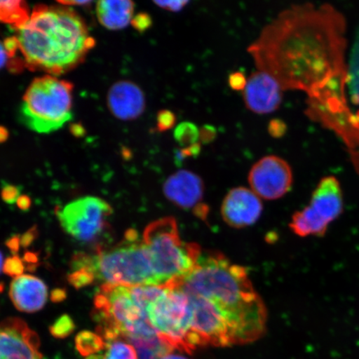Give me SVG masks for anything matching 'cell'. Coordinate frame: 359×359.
Returning <instances> with one entry per match:
<instances>
[{"label": "cell", "instance_id": "obj_4", "mask_svg": "<svg viewBox=\"0 0 359 359\" xmlns=\"http://www.w3.org/2000/svg\"><path fill=\"white\" fill-rule=\"evenodd\" d=\"M142 239L160 285L168 286L182 280L192 271L201 257L199 245L182 240L172 217L148 224Z\"/></svg>", "mask_w": 359, "mask_h": 359}, {"label": "cell", "instance_id": "obj_29", "mask_svg": "<svg viewBox=\"0 0 359 359\" xmlns=\"http://www.w3.org/2000/svg\"><path fill=\"white\" fill-rule=\"evenodd\" d=\"M228 82L233 90H236V91H244L247 83V79L241 72H235V73H232L230 75Z\"/></svg>", "mask_w": 359, "mask_h": 359}, {"label": "cell", "instance_id": "obj_44", "mask_svg": "<svg viewBox=\"0 0 359 359\" xmlns=\"http://www.w3.org/2000/svg\"><path fill=\"white\" fill-rule=\"evenodd\" d=\"M4 257L1 251H0V273H1L3 267H4Z\"/></svg>", "mask_w": 359, "mask_h": 359}, {"label": "cell", "instance_id": "obj_37", "mask_svg": "<svg viewBox=\"0 0 359 359\" xmlns=\"http://www.w3.org/2000/svg\"><path fill=\"white\" fill-rule=\"evenodd\" d=\"M18 205V208H19L21 210H29L31 208V205H32V201L28 196L22 195L20 196V198L18 199L16 202Z\"/></svg>", "mask_w": 359, "mask_h": 359}, {"label": "cell", "instance_id": "obj_17", "mask_svg": "<svg viewBox=\"0 0 359 359\" xmlns=\"http://www.w3.org/2000/svg\"><path fill=\"white\" fill-rule=\"evenodd\" d=\"M10 296L17 309L25 313L39 311L48 299V289L42 280L33 276L15 278L11 285Z\"/></svg>", "mask_w": 359, "mask_h": 359}, {"label": "cell", "instance_id": "obj_33", "mask_svg": "<svg viewBox=\"0 0 359 359\" xmlns=\"http://www.w3.org/2000/svg\"><path fill=\"white\" fill-rule=\"evenodd\" d=\"M201 149V142L196 143V144L183 147L180 150L177 154L180 160L185 159L186 157L196 156L200 154Z\"/></svg>", "mask_w": 359, "mask_h": 359}, {"label": "cell", "instance_id": "obj_3", "mask_svg": "<svg viewBox=\"0 0 359 359\" xmlns=\"http://www.w3.org/2000/svg\"><path fill=\"white\" fill-rule=\"evenodd\" d=\"M17 30L26 65L50 75L74 69L95 44L82 18L65 6H36Z\"/></svg>", "mask_w": 359, "mask_h": 359}, {"label": "cell", "instance_id": "obj_40", "mask_svg": "<svg viewBox=\"0 0 359 359\" xmlns=\"http://www.w3.org/2000/svg\"><path fill=\"white\" fill-rule=\"evenodd\" d=\"M25 262L30 264L31 266H34L38 262V257L34 253L28 252L25 255Z\"/></svg>", "mask_w": 359, "mask_h": 359}, {"label": "cell", "instance_id": "obj_20", "mask_svg": "<svg viewBox=\"0 0 359 359\" xmlns=\"http://www.w3.org/2000/svg\"><path fill=\"white\" fill-rule=\"evenodd\" d=\"M76 348L85 357L100 353L106 348L105 340L100 334L90 331H83L75 339Z\"/></svg>", "mask_w": 359, "mask_h": 359}, {"label": "cell", "instance_id": "obj_39", "mask_svg": "<svg viewBox=\"0 0 359 359\" xmlns=\"http://www.w3.org/2000/svg\"><path fill=\"white\" fill-rule=\"evenodd\" d=\"M8 57L10 56L8 55L6 47L4 43H0V69L6 65Z\"/></svg>", "mask_w": 359, "mask_h": 359}, {"label": "cell", "instance_id": "obj_28", "mask_svg": "<svg viewBox=\"0 0 359 359\" xmlns=\"http://www.w3.org/2000/svg\"><path fill=\"white\" fill-rule=\"evenodd\" d=\"M131 24L139 32H145L152 25V20L146 13H138L133 17Z\"/></svg>", "mask_w": 359, "mask_h": 359}, {"label": "cell", "instance_id": "obj_19", "mask_svg": "<svg viewBox=\"0 0 359 359\" xmlns=\"http://www.w3.org/2000/svg\"><path fill=\"white\" fill-rule=\"evenodd\" d=\"M29 7L24 1H0V22L19 29L29 20Z\"/></svg>", "mask_w": 359, "mask_h": 359}, {"label": "cell", "instance_id": "obj_41", "mask_svg": "<svg viewBox=\"0 0 359 359\" xmlns=\"http://www.w3.org/2000/svg\"><path fill=\"white\" fill-rule=\"evenodd\" d=\"M90 1H60L62 6L71 7L74 6H87V4H91Z\"/></svg>", "mask_w": 359, "mask_h": 359}, {"label": "cell", "instance_id": "obj_30", "mask_svg": "<svg viewBox=\"0 0 359 359\" xmlns=\"http://www.w3.org/2000/svg\"><path fill=\"white\" fill-rule=\"evenodd\" d=\"M189 1H186V0H180V1H155L154 4H156L157 6H159L163 10L168 11L169 12L177 13L182 11L184 8H185Z\"/></svg>", "mask_w": 359, "mask_h": 359}, {"label": "cell", "instance_id": "obj_8", "mask_svg": "<svg viewBox=\"0 0 359 359\" xmlns=\"http://www.w3.org/2000/svg\"><path fill=\"white\" fill-rule=\"evenodd\" d=\"M111 213V205L105 201L85 196L66 205L57 215L67 234L79 241L90 242L102 234Z\"/></svg>", "mask_w": 359, "mask_h": 359}, {"label": "cell", "instance_id": "obj_38", "mask_svg": "<svg viewBox=\"0 0 359 359\" xmlns=\"http://www.w3.org/2000/svg\"><path fill=\"white\" fill-rule=\"evenodd\" d=\"M67 298V292L65 290L56 289L52 292L51 299L52 302L58 303L64 302Z\"/></svg>", "mask_w": 359, "mask_h": 359}, {"label": "cell", "instance_id": "obj_23", "mask_svg": "<svg viewBox=\"0 0 359 359\" xmlns=\"http://www.w3.org/2000/svg\"><path fill=\"white\" fill-rule=\"evenodd\" d=\"M75 330V325L69 316L64 314L53 325L49 327L51 334L56 339H65L70 334L74 333Z\"/></svg>", "mask_w": 359, "mask_h": 359}, {"label": "cell", "instance_id": "obj_25", "mask_svg": "<svg viewBox=\"0 0 359 359\" xmlns=\"http://www.w3.org/2000/svg\"><path fill=\"white\" fill-rule=\"evenodd\" d=\"M177 122V116L174 112L164 109L158 112L156 116V129L160 133L168 131L175 127Z\"/></svg>", "mask_w": 359, "mask_h": 359}, {"label": "cell", "instance_id": "obj_22", "mask_svg": "<svg viewBox=\"0 0 359 359\" xmlns=\"http://www.w3.org/2000/svg\"><path fill=\"white\" fill-rule=\"evenodd\" d=\"M174 137L182 147L194 145L200 142V128L190 122L182 123L175 129Z\"/></svg>", "mask_w": 359, "mask_h": 359}, {"label": "cell", "instance_id": "obj_31", "mask_svg": "<svg viewBox=\"0 0 359 359\" xmlns=\"http://www.w3.org/2000/svg\"><path fill=\"white\" fill-rule=\"evenodd\" d=\"M268 132L271 137L280 138L286 133V125L281 120L273 119L269 123Z\"/></svg>", "mask_w": 359, "mask_h": 359}, {"label": "cell", "instance_id": "obj_24", "mask_svg": "<svg viewBox=\"0 0 359 359\" xmlns=\"http://www.w3.org/2000/svg\"><path fill=\"white\" fill-rule=\"evenodd\" d=\"M95 278V275L90 269H80L69 273L67 281L75 289L79 290L91 285Z\"/></svg>", "mask_w": 359, "mask_h": 359}, {"label": "cell", "instance_id": "obj_2", "mask_svg": "<svg viewBox=\"0 0 359 359\" xmlns=\"http://www.w3.org/2000/svg\"><path fill=\"white\" fill-rule=\"evenodd\" d=\"M168 286L210 300L226 314L235 344L253 342L266 331V309L246 269L222 254L202 253L192 271Z\"/></svg>", "mask_w": 359, "mask_h": 359}, {"label": "cell", "instance_id": "obj_42", "mask_svg": "<svg viewBox=\"0 0 359 359\" xmlns=\"http://www.w3.org/2000/svg\"><path fill=\"white\" fill-rule=\"evenodd\" d=\"M160 359H189L185 356L182 355V354L173 353L170 352L168 354H165L163 357H161Z\"/></svg>", "mask_w": 359, "mask_h": 359}, {"label": "cell", "instance_id": "obj_6", "mask_svg": "<svg viewBox=\"0 0 359 359\" xmlns=\"http://www.w3.org/2000/svg\"><path fill=\"white\" fill-rule=\"evenodd\" d=\"M93 273L106 284L136 287L160 285L142 237L129 230L114 249L93 257Z\"/></svg>", "mask_w": 359, "mask_h": 359}, {"label": "cell", "instance_id": "obj_26", "mask_svg": "<svg viewBox=\"0 0 359 359\" xmlns=\"http://www.w3.org/2000/svg\"><path fill=\"white\" fill-rule=\"evenodd\" d=\"M25 264L18 255H13L4 262L3 271L11 277H20L25 271Z\"/></svg>", "mask_w": 359, "mask_h": 359}, {"label": "cell", "instance_id": "obj_43", "mask_svg": "<svg viewBox=\"0 0 359 359\" xmlns=\"http://www.w3.org/2000/svg\"><path fill=\"white\" fill-rule=\"evenodd\" d=\"M8 133L7 129L0 127V142H3L7 140Z\"/></svg>", "mask_w": 359, "mask_h": 359}, {"label": "cell", "instance_id": "obj_12", "mask_svg": "<svg viewBox=\"0 0 359 359\" xmlns=\"http://www.w3.org/2000/svg\"><path fill=\"white\" fill-rule=\"evenodd\" d=\"M0 359H43L38 334L20 318L0 322Z\"/></svg>", "mask_w": 359, "mask_h": 359}, {"label": "cell", "instance_id": "obj_7", "mask_svg": "<svg viewBox=\"0 0 359 359\" xmlns=\"http://www.w3.org/2000/svg\"><path fill=\"white\" fill-rule=\"evenodd\" d=\"M147 313L152 329L168 346L187 353L194 351L190 300L185 292L165 286L163 293L147 307Z\"/></svg>", "mask_w": 359, "mask_h": 359}, {"label": "cell", "instance_id": "obj_21", "mask_svg": "<svg viewBox=\"0 0 359 359\" xmlns=\"http://www.w3.org/2000/svg\"><path fill=\"white\" fill-rule=\"evenodd\" d=\"M105 349L102 359H139L136 348L123 338L106 342Z\"/></svg>", "mask_w": 359, "mask_h": 359}, {"label": "cell", "instance_id": "obj_10", "mask_svg": "<svg viewBox=\"0 0 359 359\" xmlns=\"http://www.w3.org/2000/svg\"><path fill=\"white\" fill-rule=\"evenodd\" d=\"M342 187L338 179L327 176L320 180L308 206L300 210L303 222L314 236H324L330 224L344 212Z\"/></svg>", "mask_w": 359, "mask_h": 359}, {"label": "cell", "instance_id": "obj_5", "mask_svg": "<svg viewBox=\"0 0 359 359\" xmlns=\"http://www.w3.org/2000/svg\"><path fill=\"white\" fill-rule=\"evenodd\" d=\"M74 85L53 75L36 78L22 97L20 120L32 131H57L73 118Z\"/></svg>", "mask_w": 359, "mask_h": 359}, {"label": "cell", "instance_id": "obj_9", "mask_svg": "<svg viewBox=\"0 0 359 359\" xmlns=\"http://www.w3.org/2000/svg\"><path fill=\"white\" fill-rule=\"evenodd\" d=\"M186 293V292H185ZM191 311V334L195 348L235 344L234 331L221 309L201 296L187 294Z\"/></svg>", "mask_w": 359, "mask_h": 359}, {"label": "cell", "instance_id": "obj_18", "mask_svg": "<svg viewBox=\"0 0 359 359\" xmlns=\"http://www.w3.org/2000/svg\"><path fill=\"white\" fill-rule=\"evenodd\" d=\"M135 4L132 1H100L97 4V15L100 24L111 30H119L131 24Z\"/></svg>", "mask_w": 359, "mask_h": 359}, {"label": "cell", "instance_id": "obj_1", "mask_svg": "<svg viewBox=\"0 0 359 359\" xmlns=\"http://www.w3.org/2000/svg\"><path fill=\"white\" fill-rule=\"evenodd\" d=\"M344 25L330 7L304 4L281 12L264 27L247 51L258 70L283 90H302L309 107L327 111L342 106Z\"/></svg>", "mask_w": 359, "mask_h": 359}, {"label": "cell", "instance_id": "obj_36", "mask_svg": "<svg viewBox=\"0 0 359 359\" xmlns=\"http://www.w3.org/2000/svg\"><path fill=\"white\" fill-rule=\"evenodd\" d=\"M7 246L10 249L13 254H17L20 248V236H13L11 239L7 241Z\"/></svg>", "mask_w": 359, "mask_h": 359}, {"label": "cell", "instance_id": "obj_32", "mask_svg": "<svg viewBox=\"0 0 359 359\" xmlns=\"http://www.w3.org/2000/svg\"><path fill=\"white\" fill-rule=\"evenodd\" d=\"M217 130L212 126L205 125L200 128V142L208 144L217 137Z\"/></svg>", "mask_w": 359, "mask_h": 359}, {"label": "cell", "instance_id": "obj_14", "mask_svg": "<svg viewBox=\"0 0 359 359\" xmlns=\"http://www.w3.org/2000/svg\"><path fill=\"white\" fill-rule=\"evenodd\" d=\"M283 90L278 81L266 72L259 71L247 79L244 101L247 109L257 114H269L279 109Z\"/></svg>", "mask_w": 359, "mask_h": 359}, {"label": "cell", "instance_id": "obj_11", "mask_svg": "<svg viewBox=\"0 0 359 359\" xmlns=\"http://www.w3.org/2000/svg\"><path fill=\"white\" fill-rule=\"evenodd\" d=\"M249 183L260 198L276 200L291 189L293 173L289 163L281 157L267 156L251 168Z\"/></svg>", "mask_w": 359, "mask_h": 359}, {"label": "cell", "instance_id": "obj_35", "mask_svg": "<svg viewBox=\"0 0 359 359\" xmlns=\"http://www.w3.org/2000/svg\"><path fill=\"white\" fill-rule=\"evenodd\" d=\"M4 47H6V51L10 57H13L15 55L18 49H20L19 42L16 37H12L6 40L4 43Z\"/></svg>", "mask_w": 359, "mask_h": 359}, {"label": "cell", "instance_id": "obj_15", "mask_svg": "<svg viewBox=\"0 0 359 359\" xmlns=\"http://www.w3.org/2000/svg\"><path fill=\"white\" fill-rule=\"evenodd\" d=\"M259 197L245 187H236L228 193L222 206L224 221L232 227L252 226L262 213Z\"/></svg>", "mask_w": 359, "mask_h": 359}, {"label": "cell", "instance_id": "obj_13", "mask_svg": "<svg viewBox=\"0 0 359 359\" xmlns=\"http://www.w3.org/2000/svg\"><path fill=\"white\" fill-rule=\"evenodd\" d=\"M163 192L172 203L187 210H192L199 217L205 218L208 208L202 204L204 195V183L194 172L180 170L165 182Z\"/></svg>", "mask_w": 359, "mask_h": 359}, {"label": "cell", "instance_id": "obj_16", "mask_svg": "<svg viewBox=\"0 0 359 359\" xmlns=\"http://www.w3.org/2000/svg\"><path fill=\"white\" fill-rule=\"evenodd\" d=\"M107 106L116 118L123 121L137 119L146 109L144 93L131 81H119L109 89Z\"/></svg>", "mask_w": 359, "mask_h": 359}, {"label": "cell", "instance_id": "obj_27", "mask_svg": "<svg viewBox=\"0 0 359 359\" xmlns=\"http://www.w3.org/2000/svg\"><path fill=\"white\" fill-rule=\"evenodd\" d=\"M20 189L19 187L10 185V184H7V185L3 187L1 197L6 203L8 205L15 204L18 199L20 198Z\"/></svg>", "mask_w": 359, "mask_h": 359}, {"label": "cell", "instance_id": "obj_34", "mask_svg": "<svg viewBox=\"0 0 359 359\" xmlns=\"http://www.w3.org/2000/svg\"><path fill=\"white\" fill-rule=\"evenodd\" d=\"M38 236L37 228L35 226L31 228L29 231L25 233L24 235L20 236V245L22 247H28L33 243L36 237Z\"/></svg>", "mask_w": 359, "mask_h": 359}]
</instances>
